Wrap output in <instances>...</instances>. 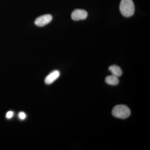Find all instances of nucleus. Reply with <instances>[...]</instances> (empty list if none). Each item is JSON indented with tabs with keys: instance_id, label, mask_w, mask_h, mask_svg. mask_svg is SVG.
<instances>
[{
	"instance_id": "obj_9",
	"label": "nucleus",
	"mask_w": 150,
	"mask_h": 150,
	"mask_svg": "<svg viewBox=\"0 0 150 150\" xmlns=\"http://www.w3.org/2000/svg\"><path fill=\"white\" fill-rule=\"evenodd\" d=\"M13 111H8V112L7 113L6 115V118H12L13 116Z\"/></svg>"
},
{
	"instance_id": "obj_5",
	"label": "nucleus",
	"mask_w": 150,
	"mask_h": 150,
	"mask_svg": "<svg viewBox=\"0 0 150 150\" xmlns=\"http://www.w3.org/2000/svg\"><path fill=\"white\" fill-rule=\"evenodd\" d=\"M60 73L59 71H53L46 76L45 79V82L46 84L49 85L53 83L59 78Z\"/></svg>"
},
{
	"instance_id": "obj_3",
	"label": "nucleus",
	"mask_w": 150,
	"mask_h": 150,
	"mask_svg": "<svg viewBox=\"0 0 150 150\" xmlns=\"http://www.w3.org/2000/svg\"><path fill=\"white\" fill-rule=\"evenodd\" d=\"M53 17L50 14H46L38 17L35 21V25L39 27H43L48 24L52 20Z\"/></svg>"
},
{
	"instance_id": "obj_7",
	"label": "nucleus",
	"mask_w": 150,
	"mask_h": 150,
	"mask_svg": "<svg viewBox=\"0 0 150 150\" xmlns=\"http://www.w3.org/2000/svg\"><path fill=\"white\" fill-rule=\"evenodd\" d=\"M105 82L108 84L110 85L115 86L119 83V80L118 77L113 75L108 76L105 78Z\"/></svg>"
},
{
	"instance_id": "obj_8",
	"label": "nucleus",
	"mask_w": 150,
	"mask_h": 150,
	"mask_svg": "<svg viewBox=\"0 0 150 150\" xmlns=\"http://www.w3.org/2000/svg\"><path fill=\"white\" fill-rule=\"evenodd\" d=\"M19 117L20 119L22 120H23L26 117V115H25V113L24 112H20L19 113Z\"/></svg>"
},
{
	"instance_id": "obj_1",
	"label": "nucleus",
	"mask_w": 150,
	"mask_h": 150,
	"mask_svg": "<svg viewBox=\"0 0 150 150\" xmlns=\"http://www.w3.org/2000/svg\"><path fill=\"white\" fill-rule=\"evenodd\" d=\"M120 10L123 16L129 17L134 14L135 6L132 0H121Z\"/></svg>"
},
{
	"instance_id": "obj_4",
	"label": "nucleus",
	"mask_w": 150,
	"mask_h": 150,
	"mask_svg": "<svg viewBox=\"0 0 150 150\" xmlns=\"http://www.w3.org/2000/svg\"><path fill=\"white\" fill-rule=\"evenodd\" d=\"M87 16L88 13L86 11L83 9H77L75 10L71 14L72 19L76 21L85 19Z\"/></svg>"
},
{
	"instance_id": "obj_6",
	"label": "nucleus",
	"mask_w": 150,
	"mask_h": 150,
	"mask_svg": "<svg viewBox=\"0 0 150 150\" xmlns=\"http://www.w3.org/2000/svg\"><path fill=\"white\" fill-rule=\"evenodd\" d=\"M109 70L112 74L117 77L121 76L122 74V71L121 68L116 65H112L109 67Z\"/></svg>"
},
{
	"instance_id": "obj_2",
	"label": "nucleus",
	"mask_w": 150,
	"mask_h": 150,
	"mask_svg": "<svg viewBox=\"0 0 150 150\" xmlns=\"http://www.w3.org/2000/svg\"><path fill=\"white\" fill-rule=\"evenodd\" d=\"M112 114L116 118L125 119L131 115V110L128 106L124 105H118L113 108Z\"/></svg>"
}]
</instances>
